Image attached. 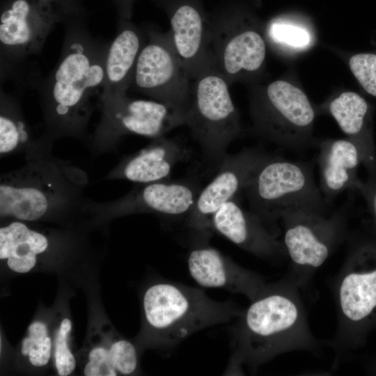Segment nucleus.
Listing matches in <instances>:
<instances>
[{
	"label": "nucleus",
	"mask_w": 376,
	"mask_h": 376,
	"mask_svg": "<svg viewBox=\"0 0 376 376\" xmlns=\"http://www.w3.org/2000/svg\"><path fill=\"white\" fill-rule=\"evenodd\" d=\"M109 44L80 24H70L59 61L40 86L43 137L53 143L70 137L86 143L88 123L105 92Z\"/></svg>",
	"instance_id": "obj_1"
},
{
	"label": "nucleus",
	"mask_w": 376,
	"mask_h": 376,
	"mask_svg": "<svg viewBox=\"0 0 376 376\" xmlns=\"http://www.w3.org/2000/svg\"><path fill=\"white\" fill-rule=\"evenodd\" d=\"M300 287L290 276L267 283L232 328L227 373L255 370L292 351L317 352L320 345L308 325Z\"/></svg>",
	"instance_id": "obj_2"
},
{
	"label": "nucleus",
	"mask_w": 376,
	"mask_h": 376,
	"mask_svg": "<svg viewBox=\"0 0 376 376\" xmlns=\"http://www.w3.org/2000/svg\"><path fill=\"white\" fill-rule=\"evenodd\" d=\"M26 163L0 178V216L35 222L54 216L84 212L87 173L50 150L25 156Z\"/></svg>",
	"instance_id": "obj_3"
},
{
	"label": "nucleus",
	"mask_w": 376,
	"mask_h": 376,
	"mask_svg": "<svg viewBox=\"0 0 376 376\" xmlns=\"http://www.w3.org/2000/svg\"><path fill=\"white\" fill-rule=\"evenodd\" d=\"M146 336L172 348L200 330L230 322L243 310L233 301H217L203 290L173 281L149 286L143 296Z\"/></svg>",
	"instance_id": "obj_4"
},
{
	"label": "nucleus",
	"mask_w": 376,
	"mask_h": 376,
	"mask_svg": "<svg viewBox=\"0 0 376 376\" xmlns=\"http://www.w3.org/2000/svg\"><path fill=\"white\" fill-rule=\"evenodd\" d=\"M250 210L278 237V222L287 211L306 209L330 214V205L317 186L312 166L267 155L244 189Z\"/></svg>",
	"instance_id": "obj_5"
},
{
	"label": "nucleus",
	"mask_w": 376,
	"mask_h": 376,
	"mask_svg": "<svg viewBox=\"0 0 376 376\" xmlns=\"http://www.w3.org/2000/svg\"><path fill=\"white\" fill-rule=\"evenodd\" d=\"M229 86L215 65L201 72L190 85L186 125L200 146L203 159L215 171L241 132Z\"/></svg>",
	"instance_id": "obj_6"
},
{
	"label": "nucleus",
	"mask_w": 376,
	"mask_h": 376,
	"mask_svg": "<svg viewBox=\"0 0 376 376\" xmlns=\"http://www.w3.org/2000/svg\"><path fill=\"white\" fill-rule=\"evenodd\" d=\"M100 110V121L86 143L97 155L116 150L124 136L155 139L187 123L185 109L127 93H104Z\"/></svg>",
	"instance_id": "obj_7"
},
{
	"label": "nucleus",
	"mask_w": 376,
	"mask_h": 376,
	"mask_svg": "<svg viewBox=\"0 0 376 376\" xmlns=\"http://www.w3.org/2000/svg\"><path fill=\"white\" fill-rule=\"evenodd\" d=\"M251 113L258 133L271 142L294 150L311 143L315 110L304 92L287 81L255 89Z\"/></svg>",
	"instance_id": "obj_8"
},
{
	"label": "nucleus",
	"mask_w": 376,
	"mask_h": 376,
	"mask_svg": "<svg viewBox=\"0 0 376 376\" xmlns=\"http://www.w3.org/2000/svg\"><path fill=\"white\" fill-rule=\"evenodd\" d=\"M210 17L214 65L229 85L256 75L265 61L266 45L253 14L232 3Z\"/></svg>",
	"instance_id": "obj_9"
},
{
	"label": "nucleus",
	"mask_w": 376,
	"mask_h": 376,
	"mask_svg": "<svg viewBox=\"0 0 376 376\" xmlns=\"http://www.w3.org/2000/svg\"><path fill=\"white\" fill-rule=\"evenodd\" d=\"M345 206L324 214L293 209L281 217L283 245L290 259V276L299 287L327 261L345 235Z\"/></svg>",
	"instance_id": "obj_10"
},
{
	"label": "nucleus",
	"mask_w": 376,
	"mask_h": 376,
	"mask_svg": "<svg viewBox=\"0 0 376 376\" xmlns=\"http://www.w3.org/2000/svg\"><path fill=\"white\" fill-rule=\"evenodd\" d=\"M146 34L130 88L187 111L191 80L175 51L169 31L150 26Z\"/></svg>",
	"instance_id": "obj_11"
},
{
	"label": "nucleus",
	"mask_w": 376,
	"mask_h": 376,
	"mask_svg": "<svg viewBox=\"0 0 376 376\" xmlns=\"http://www.w3.org/2000/svg\"><path fill=\"white\" fill-rule=\"evenodd\" d=\"M63 19L47 0H10L0 16L1 63L19 67L40 54L56 24Z\"/></svg>",
	"instance_id": "obj_12"
},
{
	"label": "nucleus",
	"mask_w": 376,
	"mask_h": 376,
	"mask_svg": "<svg viewBox=\"0 0 376 376\" xmlns=\"http://www.w3.org/2000/svg\"><path fill=\"white\" fill-rule=\"evenodd\" d=\"M332 285L337 327L328 345L340 357L353 345L358 326L376 310V267L365 269L359 252H351Z\"/></svg>",
	"instance_id": "obj_13"
},
{
	"label": "nucleus",
	"mask_w": 376,
	"mask_h": 376,
	"mask_svg": "<svg viewBox=\"0 0 376 376\" xmlns=\"http://www.w3.org/2000/svg\"><path fill=\"white\" fill-rule=\"evenodd\" d=\"M268 155L254 148L225 157L212 180L201 189L186 224L196 239H209L212 217L225 203L244 191L259 164Z\"/></svg>",
	"instance_id": "obj_14"
},
{
	"label": "nucleus",
	"mask_w": 376,
	"mask_h": 376,
	"mask_svg": "<svg viewBox=\"0 0 376 376\" xmlns=\"http://www.w3.org/2000/svg\"><path fill=\"white\" fill-rule=\"evenodd\" d=\"M200 190L198 185L189 179L137 184L130 192L116 200L96 202L88 199L84 213L97 217L143 212L187 217Z\"/></svg>",
	"instance_id": "obj_15"
},
{
	"label": "nucleus",
	"mask_w": 376,
	"mask_h": 376,
	"mask_svg": "<svg viewBox=\"0 0 376 376\" xmlns=\"http://www.w3.org/2000/svg\"><path fill=\"white\" fill-rule=\"evenodd\" d=\"M166 13L175 51L191 80L214 65L210 15L203 0H155Z\"/></svg>",
	"instance_id": "obj_16"
},
{
	"label": "nucleus",
	"mask_w": 376,
	"mask_h": 376,
	"mask_svg": "<svg viewBox=\"0 0 376 376\" xmlns=\"http://www.w3.org/2000/svg\"><path fill=\"white\" fill-rule=\"evenodd\" d=\"M207 240H196L190 250L187 267L191 278L201 286L221 288L255 299L265 287L264 279L207 244Z\"/></svg>",
	"instance_id": "obj_17"
},
{
	"label": "nucleus",
	"mask_w": 376,
	"mask_h": 376,
	"mask_svg": "<svg viewBox=\"0 0 376 376\" xmlns=\"http://www.w3.org/2000/svg\"><path fill=\"white\" fill-rule=\"evenodd\" d=\"M212 228L241 249L260 258L287 256L281 241L251 210L234 198L212 215Z\"/></svg>",
	"instance_id": "obj_18"
},
{
	"label": "nucleus",
	"mask_w": 376,
	"mask_h": 376,
	"mask_svg": "<svg viewBox=\"0 0 376 376\" xmlns=\"http://www.w3.org/2000/svg\"><path fill=\"white\" fill-rule=\"evenodd\" d=\"M190 157L188 148L176 139L162 136L125 157L102 180H125L136 184L169 180L174 166Z\"/></svg>",
	"instance_id": "obj_19"
},
{
	"label": "nucleus",
	"mask_w": 376,
	"mask_h": 376,
	"mask_svg": "<svg viewBox=\"0 0 376 376\" xmlns=\"http://www.w3.org/2000/svg\"><path fill=\"white\" fill-rule=\"evenodd\" d=\"M360 155L359 148L348 139H327L319 143V188L330 205L338 194L357 186L355 173Z\"/></svg>",
	"instance_id": "obj_20"
},
{
	"label": "nucleus",
	"mask_w": 376,
	"mask_h": 376,
	"mask_svg": "<svg viewBox=\"0 0 376 376\" xmlns=\"http://www.w3.org/2000/svg\"><path fill=\"white\" fill-rule=\"evenodd\" d=\"M146 38V29H141L131 19L119 20L117 33L107 50L104 93H127Z\"/></svg>",
	"instance_id": "obj_21"
},
{
	"label": "nucleus",
	"mask_w": 376,
	"mask_h": 376,
	"mask_svg": "<svg viewBox=\"0 0 376 376\" xmlns=\"http://www.w3.org/2000/svg\"><path fill=\"white\" fill-rule=\"evenodd\" d=\"M26 221L12 219L0 228V258L17 273H26L36 265L37 256L47 251V237L29 227Z\"/></svg>",
	"instance_id": "obj_22"
},
{
	"label": "nucleus",
	"mask_w": 376,
	"mask_h": 376,
	"mask_svg": "<svg viewBox=\"0 0 376 376\" xmlns=\"http://www.w3.org/2000/svg\"><path fill=\"white\" fill-rule=\"evenodd\" d=\"M52 148V143L42 135L38 139L33 136L18 101L14 97L1 92V156L17 152L29 155Z\"/></svg>",
	"instance_id": "obj_23"
},
{
	"label": "nucleus",
	"mask_w": 376,
	"mask_h": 376,
	"mask_svg": "<svg viewBox=\"0 0 376 376\" xmlns=\"http://www.w3.org/2000/svg\"><path fill=\"white\" fill-rule=\"evenodd\" d=\"M368 109L366 101L359 94L352 91L343 92L327 106L329 113L342 132L357 147Z\"/></svg>",
	"instance_id": "obj_24"
},
{
	"label": "nucleus",
	"mask_w": 376,
	"mask_h": 376,
	"mask_svg": "<svg viewBox=\"0 0 376 376\" xmlns=\"http://www.w3.org/2000/svg\"><path fill=\"white\" fill-rule=\"evenodd\" d=\"M52 341L47 326L41 322H33L28 328V334L22 343L21 352L28 356L29 362L36 367L48 363L51 357Z\"/></svg>",
	"instance_id": "obj_25"
},
{
	"label": "nucleus",
	"mask_w": 376,
	"mask_h": 376,
	"mask_svg": "<svg viewBox=\"0 0 376 376\" xmlns=\"http://www.w3.org/2000/svg\"><path fill=\"white\" fill-rule=\"evenodd\" d=\"M267 30L269 39L274 43L301 48L310 42V35L306 29L288 22L286 18L272 19Z\"/></svg>",
	"instance_id": "obj_26"
},
{
	"label": "nucleus",
	"mask_w": 376,
	"mask_h": 376,
	"mask_svg": "<svg viewBox=\"0 0 376 376\" xmlns=\"http://www.w3.org/2000/svg\"><path fill=\"white\" fill-rule=\"evenodd\" d=\"M349 65L363 89L376 97V54H354L350 58Z\"/></svg>",
	"instance_id": "obj_27"
},
{
	"label": "nucleus",
	"mask_w": 376,
	"mask_h": 376,
	"mask_svg": "<svg viewBox=\"0 0 376 376\" xmlns=\"http://www.w3.org/2000/svg\"><path fill=\"white\" fill-rule=\"evenodd\" d=\"M71 327V321L65 318L61 321L57 332L54 359L57 373L61 376L70 375L76 366L75 357L68 345V338Z\"/></svg>",
	"instance_id": "obj_28"
},
{
	"label": "nucleus",
	"mask_w": 376,
	"mask_h": 376,
	"mask_svg": "<svg viewBox=\"0 0 376 376\" xmlns=\"http://www.w3.org/2000/svg\"><path fill=\"white\" fill-rule=\"evenodd\" d=\"M111 362L122 375H131L137 369L138 359L135 347L130 341L118 339L109 348Z\"/></svg>",
	"instance_id": "obj_29"
},
{
	"label": "nucleus",
	"mask_w": 376,
	"mask_h": 376,
	"mask_svg": "<svg viewBox=\"0 0 376 376\" xmlns=\"http://www.w3.org/2000/svg\"><path fill=\"white\" fill-rule=\"evenodd\" d=\"M117 373L111 362L109 352L106 348L96 347L90 351L88 361L84 369L85 375L116 376Z\"/></svg>",
	"instance_id": "obj_30"
},
{
	"label": "nucleus",
	"mask_w": 376,
	"mask_h": 376,
	"mask_svg": "<svg viewBox=\"0 0 376 376\" xmlns=\"http://www.w3.org/2000/svg\"><path fill=\"white\" fill-rule=\"evenodd\" d=\"M136 0H114L120 19H131Z\"/></svg>",
	"instance_id": "obj_31"
},
{
	"label": "nucleus",
	"mask_w": 376,
	"mask_h": 376,
	"mask_svg": "<svg viewBox=\"0 0 376 376\" xmlns=\"http://www.w3.org/2000/svg\"><path fill=\"white\" fill-rule=\"evenodd\" d=\"M372 194L373 195L371 196V205L375 216L376 217V192Z\"/></svg>",
	"instance_id": "obj_32"
},
{
	"label": "nucleus",
	"mask_w": 376,
	"mask_h": 376,
	"mask_svg": "<svg viewBox=\"0 0 376 376\" xmlns=\"http://www.w3.org/2000/svg\"><path fill=\"white\" fill-rule=\"evenodd\" d=\"M48 1H49L50 3H52L53 5L55 6V3H57L58 1H59L60 0H47Z\"/></svg>",
	"instance_id": "obj_33"
}]
</instances>
